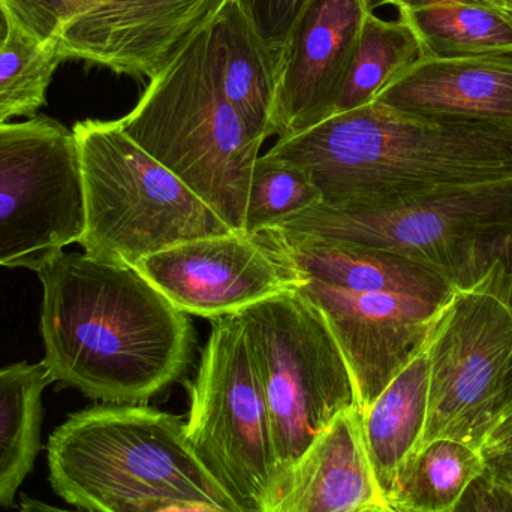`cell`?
<instances>
[{
  "label": "cell",
  "instance_id": "cell-22",
  "mask_svg": "<svg viewBox=\"0 0 512 512\" xmlns=\"http://www.w3.org/2000/svg\"><path fill=\"white\" fill-rule=\"evenodd\" d=\"M484 472L477 448L436 439L406 462L387 504L399 512H450Z\"/></svg>",
  "mask_w": 512,
  "mask_h": 512
},
{
  "label": "cell",
  "instance_id": "cell-30",
  "mask_svg": "<svg viewBox=\"0 0 512 512\" xmlns=\"http://www.w3.org/2000/svg\"><path fill=\"white\" fill-rule=\"evenodd\" d=\"M483 261L486 268L483 280L512 309V234L490 243L484 251Z\"/></svg>",
  "mask_w": 512,
  "mask_h": 512
},
{
  "label": "cell",
  "instance_id": "cell-21",
  "mask_svg": "<svg viewBox=\"0 0 512 512\" xmlns=\"http://www.w3.org/2000/svg\"><path fill=\"white\" fill-rule=\"evenodd\" d=\"M51 381L39 364L0 369V507H11L41 450L42 393Z\"/></svg>",
  "mask_w": 512,
  "mask_h": 512
},
{
  "label": "cell",
  "instance_id": "cell-15",
  "mask_svg": "<svg viewBox=\"0 0 512 512\" xmlns=\"http://www.w3.org/2000/svg\"><path fill=\"white\" fill-rule=\"evenodd\" d=\"M256 234L303 280L360 294L411 295L438 304L447 303L454 292L451 283L429 265L393 252L271 228Z\"/></svg>",
  "mask_w": 512,
  "mask_h": 512
},
{
  "label": "cell",
  "instance_id": "cell-23",
  "mask_svg": "<svg viewBox=\"0 0 512 512\" xmlns=\"http://www.w3.org/2000/svg\"><path fill=\"white\" fill-rule=\"evenodd\" d=\"M423 59V45L406 21L384 20L367 12L333 116L372 104L382 90Z\"/></svg>",
  "mask_w": 512,
  "mask_h": 512
},
{
  "label": "cell",
  "instance_id": "cell-7",
  "mask_svg": "<svg viewBox=\"0 0 512 512\" xmlns=\"http://www.w3.org/2000/svg\"><path fill=\"white\" fill-rule=\"evenodd\" d=\"M271 230L393 252L429 265L454 289H468L486 276L487 246L512 234V177L378 209L319 203Z\"/></svg>",
  "mask_w": 512,
  "mask_h": 512
},
{
  "label": "cell",
  "instance_id": "cell-33",
  "mask_svg": "<svg viewBox=\"0 0 512 512\" xmlns=\"http://www.w3.org/2000/svg\"><path fill=\"white\" fill-rule=\"evenodd\" d=\"M512 406V360L510 367H508L507 375H505L504 388H502L501 397V408H499V415L505 411V409L511 408ZM498 415V417H499Z\"/></svg>",
  "mask_w": 512,
  "mask_h": 512
},
{
  "label": "cell",
  "instance_id": "cell-19",
  "mask_svg": "<svg viewBox=\"0 0 512 512\" xmlns=\"http://www.w3.org/2000/svg\"><path fill=\"white\" fill-rule=\"evenodd\" d=\"M427 411L429 361L423 351L361 412L364 448L385 504L403 466L420 450Z\"/></svg>",
  "mask_w": 512,
  "mask_h": 512
},
{
  "label": "cell",
  "instance_id": "cell-28",
  "mask_svg": "<svg viewBox=\"0 0 512 512\" xmlns=\"http://www.w3.org/2000/svg\"><path fill=\"white\" fill-rule=\"evenodd\" d=\"M478 451L486 474L512 486V406L496 418Z\"/></svg>",
  "mask_w": 512,
  "mask_h": 512
},
{
  "label": "cell",
  "instance_id": "cell-3",
  "mask_svg": "<svg viewBox=\"0 0 512 512\" xmlns=\"http://www.w3.org/2000/svg\"><path fill=\"white\" fill-rule=\"evenodd\" d=\"M54 493L87 512H156L207 502L243 512L204 468L176 415L149 406H93L72 414L48 439Z\"/></svg>",
  "mask_w": 512,
  "mask_h": 512
},
{
  "label": "cell",
  "instance_id": "cell-35",
  "mask_svg": "<svg viewBox=\"0 0 512 512\" xmlns=\"http://www.w3.org/2000/svg\"><path fill=\"white\" fill-rule=\"evenodd\" d=\"M363 2L366 5L367 11L375 12V9L381 8V6H396L400 0H363Z\"/></svg>",
  "mask_w": 512,
  "mask_h": 512
},
{
  "label": "cell",
  "instance_id": "cell-2",
  "mask_svg": "<svg viewBox=\"0 0 512 512\" xmlns=\"http://www.w3.org/2000/svg\"><path fill=\"white\" fill-rule=\"evenodd\" d=\"M303 168L337 209H378L512 177V120L415 116L381 102L279 138L267 153Z\"/></svg>",
  "mask_w": 512,
  "mask_h": 512
},
{
  "label": "cell",
  "instance_id": "cell-20",
  "mask_svg": "<svg viewBox=\"0 0 512 512\" xmlns=\"http://www.w3.org/2000/svg\"><path fill=\"white\" fill-rule=\"evenodd\" d=\"M426 59L512 56V11L499 0H400Z\"/></svg>",
  "mask_w": 512,
  "mask_h": 512
},
{
  "label": "cell",
  "instance_id": "cell-14",
  "mask_svg": "<svg viewBox=\"0 0 512 512\" xmlns=\"http://www.w3.org/2000/svg\"><path fill=\"white\" fill-rule=\"evenodd\" d=\"M363 0H312L277 63L274 134H300L333 116L367 14Z\"/></svg>",
  "mask_w": 512,
  "mask_h": 512
},
{
  "label": "cell",
  "instance_id": "cell-11",
  "mask_svg": "<svg viewBox=\"0 0 512 512\" xmlns=\"http://www.w3.org/2000/svg\"><path fill=\"white\" fill-rule=\"evenodd\" d=\"M135 268L177 309L212 321L306 282L258 234L245 231L171 246Z\"/></svg>",
  "mask_w": 512,
  "mask_h": 512
},
{
  "label": "cell",
  "instance_id": "cell-8",
  "mask_svg": "<svg viewBox=\"0 0 512 512\" xmlns=\"http://www.w3.org/2000/svg\"><path fill=\"white\" fill-rule=\"evenodd\" d=\"M191 384L186 435L204 468L243 512H271L280 496L264 391L239 316L212 321Z\"/></svg>",
  "mask_w": 512,
  "mask_h": 512
},
{
  "label": "cell",
  "instance_id": "cell-17",
  "mask_svg": "<svg viewBox=\"0 0 512 512\" xmlns=\"http://www.w3.org/2000/svg\"><path fill=\"white\" fill-rule=\"evenodd\" d=\"M384 502L370 468L360 409L340 414L292 468L271 512H352Z\"/></svg>",
  "mask_w": 512,
  "mask_h": 512
},
{
  "label": "cell",
  "instance_id": "cell-9",
  "mask_svg": "<svg viewBox=\"0 0 512 512\" xmlns=\"http://www.w3.org/2000/svg\"><path fill=\"white\" fill-rule=\"evenodd\" d=\"M424 352L429 411L421 447L450 439L480 450L498 418L512 360L511 307L486 280L454 289L436 315Z\"/></svg>",
  "mask_w": 512,
  "mask_h": 512
},
{
  "label": "cell",
  "instance_id": "cell-5",
  "mask_svg": "<svg viewBox=\"0 0 512 512\" xmlns=\"http://www.w3.org/2000/svg\"><path fill=\"white\" fill-rule=\"evenodd\" d=\"M83 176L86 254L135 267L146 256L233 233L176 174L144 152L119 120L72 128Z\"/></svg>",
  "mask_w": 512,
  "mask_h": 512
},
{
  "label": "cell",
  "instance_id": "cell-18",
  "mask_svg": "<svg viewBox=\"0 0 512 512\" xmlns=\"http://www.w3.org/2000/svg\"><path fill=\"white\" fill-rule=\"evenodd\" d=\"M210 60L230 104L264 143L274 135L277 65L234 0L207 26Z\"/></svg>",
  "mask_w": 512,
  "mask_h": 512
},
{
  "label": "cell",
  "instance_id": "cell-29",
  "mask_svg": "<svg viewBox=\"0 0 512 512\" xmlns=\"http://www.w3.org/2000/svg\"><path fill=\"white\" fill-rule=\"evenodd\" d=\"M450 512H512V486L484 472Z\"/></svg>",
  "mask_w": 512,
  "mask_h": 512
},
{
  "label": "cell",
  "instance_id": "cell-26",
  "mask_svg": "<svg viewBox=\"0 0 512 512\" xmlns=\"http://www.w3.org/2000/svg\"><path fill=\"white\" fill-rule=\"evenodd\" d=\"M234 2L248 18L256 36L261 39L277 65L292 27L312 0H234Z\"/></svg>",
  "mask_w": 512,
  "mask_h": 512
},
{
  "label": "cell",
  "instance_id": "cell-32",
  "mask_svg": "<svg viewBox=\"0 0 512 512\" xmlns=\"http://www.w3.org/2000/svg\"><path fill=\"white\" fill-rule=\"evenodd\" d=\"M20 512H87V511H69L62 510V508L51 507V505L44 504V502L36 501V499L27 498L24 496L21 502Z\"/></svg>",
  "mask_w": 512,
  "mask_h": 512
},
{
  "label": "cell",
  "instance_id": "cell-34",
  "mask_svg": "<svg viewBox=\"0 0 512 512\" xmlns=\"http://www.w3.org/2000/svg\"><path fill=\"white\" fill-rule=\"evenodd\" d=\"M352 512H399L394 510L390 505L385 502H375V504L364 505V507L358 508V510Z\"/></svg>",
  "mask_w": 512,
  "mask_h": 512
},
{
  "label": "cell",
  "instance_id": "cell-12",
  "mask_svg": "<svg viewBox=\"0 0 512 512\" xmlns=\"http://www.w3.org/2000/svg\"><path fill=\"white\" fill-rule=\"evenodd\" d=\"M228 0H96L56 35L63 60L155 78Z\"/></svg>",
  "mask_w": 512,
  "mask_h": 512
},
{
  "label": "cell",
  "instance_id": "cell-6",
  "mask_svg": "<svg viewBox=\"0 0 512 512\" xmlns=\"http://www.w3.org/2000/svg\"><path fill=\"white\" fill-rule=\"evenodd\" d=\"M236 315L264 391L282 493L312 442L340 414L360 409L357 391L324 316L300 292Z\"/></svg>",
  "mask_w": 512,
  "mask_h": 512
},
{
  "label": "cell",
  "instance_id": "cell-1",
  "mask_svg": "<svg viewBox=\"0 0 512 512\" xmlns=\"http://www.w3.org/2000/svg\"><path fill=\"white\" fill-rule=\"evenodd\" d=\"M35 271L44 291L41 364L51 382L90 399L137 405L183 375L191 321L137 268L62 251Z\"/></svg>",
  "mask_w": 512,
  "mask_h": 512
},
{
  "label": "cell",
  "instance_id": "cell-27",
  "mask_svg": "<svg viewBox=\"0 0 512 512\" xmlns=\"http://www.w3.org/2000/svg\"><path fill=\"white\" fill-rule=\"evenodd\" d=\"M96 0H0L3 18L17 23L39 41L56 38L60 27Z\"/></svg>",
  "mask_w": 512,
  "mask_h": 512
},
{
  "label": "cell",
  "instance_id": "cell-24",
  "mask_svg": "<svg viewBox=\"0 0 512 512\" xmlns=\"http://www.w3.org/2000/svg\"><path fill=\"white\" fill-rule=\"evenodd\" d=\"M5 20L0 41V125L15 117L32 119L47 102V90L63 62L56 38L39 41Z\"/></svg>",
  "mask_w": 512,
  "mask_h": 512
},
{
  "label": "cell",
  "instance_id": "cell-16",
  "mask_svg": "<svg viewBox=\"0 0 512 512\" xmlns=\"http://www.w3.org/2000/svg\"><path fill=\"white\" fill-rule=\"evenodd\" d=\"M376 101L415 116L512 120V56L423 59Z\"/></svg>",
  "mask_w": 512,
  "mask_h": 512
},
{
  "label": "cell",
  "instance_id": "cell-4",
  "mask_svg": "<svg viewBox=\"0 0 512 512\" xmlns=\"http://www.w3.org/2000/svg\"><path fill=\"white\" fill-rule=\"evenodd\" d=\"M206 29L150 80L134 110L119 123L231 230L243 231L262 143L225 96L210 60Z\"/></svg>",
  "mask_w": 512,
  "mask_h": 512
},
{
  "label": "cell",
  "instance_id": "cell-25",
  "mask_svg": "<svg viewBox=\"0 0 512 512\" xmlns=\"http://www.w3.org/2000/svg\"><path fill=\"white\" fill-rule=\"evenodd\" d=\"M322 203L312 177L291 162L259 156L246 201L245 233L256 234Z\"/></svg>",
  "mask_w": 512,
  "mask_h": 512
},
{
  "label": "cell",
  "instance_id": "cell-13",
  "mask_svg": "<svg viewBox=\"0 0 512 512\" xmlns=\"http://www.w3.org/2000/svg\"><path fill=\"white\" fill-rule=\"evenodd\" d=\"M295 291L324 316L351 373L360 412L424 351L444 306L411 295L343 291L315 280Z\"/></svg>",
  "mask_w": 512,
  "mask_h": 512
},
{
  "label": "cell",
  "instance_id": "cell-10",
  "mask_svg": "<svg viewBox=\"0 0 512 512\" xmlns=\"http://www.w3.org/2000/svg\"><path fill=\"white\" fill-rule=\"evenodd\" d=\"M86 225L83 176L72 129L35 116L0 125V265H39Z\"/></svg>",
  "mask_w": 512,
  "mask_h": 512
},
{
  "label": "cell",
  "instance_id": "cell-31",
  "mask_svg": "<svg viewBox=\"0 0 512 512\" xmlns=\"http://www.w3.org/2000/svg\"><path fill=\"white\" fill-rule=\"evenodd\" d=\"M156 512H228L207 502L185 501L165 505Z\"/></svg>",
  "mask_w": 512,
  "mask_h": 512
},
{
  "label": "cell",
  "instance_id": "cell-36",
  "mask_svg": "<svg viewBox=\"0 0 512 512\" xmlns=\"http://www.w3.org/2000/svg\"><path fill=\"white\" fill-rule=\"evenodd\" d=\"M3 35H5V20H3L2 12H0V41H2Z\"/></svg>",
  "mask_w": 512,
  "mask_h": 512
},
{
  "label": "cell",
  "instance_id": "cell-37",
  "mask_svg": "<svg viewBox=\"0 0 512 512\" xmlns=\"http://www.w3.org/2000/svg\"><path fill=\"white\" fill-rule=\"evenodd\" d=\"M499 2H501L502 5L507 6V8H510L512 11V0H499Z\"/></svg>",
  "mask_w": 512,
  "mask_h": 512
}]
</instances>
